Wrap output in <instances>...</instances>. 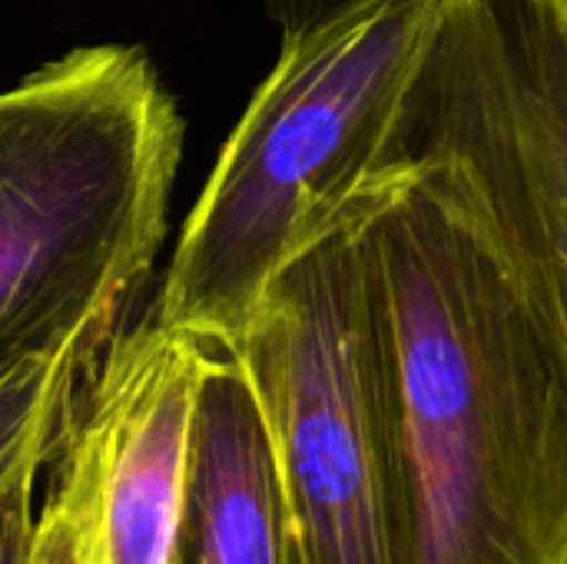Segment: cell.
<instances>
[{
  "label": "cell",
  "mask_w": 567,
  "mask_h": 564,
  "mask_svg": "<svg viewBox=\"0 0 567 564\" xmlns=\"http://www.w3.org/2000/svg\"><path fill=\"white\" fill-rule=\"evenodd\" d=\"M362 226L395 352L415 564H567V352L465 173L392 153Z\"/></svg>",
  "instance_id": "cell-1"
},
{
  "label": "cell",
  "mask_w": 567,
  "mask_h": 564,
  "mask_svg": "<svg viewBox=\"0 0 567 564\" xmlns=\"http://www.w3.org/2000/svg\"><path fill=\"white\" fill-rule=\"evenodd\" d=\"M116 326H93L0 369V495L37 479L56 452L76 396Z\"/></svg>",
  "instance_id": "cell-7"
},
{
  "label": "cell",
  "mask_w": 567,
  "mask_h": 564,
  "mask_svg": "<svg viewBox=\"0 0 567 564\" xmlns=\"http://www.w3.org/2000/svg\"><path fill=\"white\" fill-rule=\"evenodd\" d=\"M445 7L369 0L282 37L183 223L153 322L229 346L272 279L359 213Z\"/></svg>",
  "instance_id": "cell-2"
},
{
  "label": "cell",
  "mask_w": 567,
  "mask_h": 564,
  "mask_svg": "<svg viewBox=\"0 0 567 564\" xmlns=\"http://www.w3.org/2000/svg\"><path fill=\"white\" fill-rule=\"evenodd\" d=\"M173 564H292L266 419L243 362L209 346Z\"/></svg>",
  "instance_id": "cell-6"
},
{
  "label": "cell",
  "mask_w": 567,
  "mask_h": 564,
  "mask_svg": "<svg viewBox=\"0 0 567 564\" xmlns=\"http://www.w3.org/2000/svg\"><path fill=\"white\" fill-rule=\"evenodd\" d=\"M369 0H266V10L272 17V23L282 30V37L312 30L319 23H329L355 7H362Z\"/></svg>",
  "instance_id": "cell-9"
},
{
  "label": "cell",
  "mask_w": 567,
  "mask_h": 564,
  "mask_svg": "<svg viewBox=\"0 0 567 564\" xmlns=\"http://www.w3.org/2000/svg\"><path fill=\"white\" fill-rule=\"evenodd\" d=\"M206 352L153 319L110 336L47 462L30 564H173Z\"/></svg>",
  "instance_id": "cell-5"
},
{
  "label": "cell",
  "mask_w": 567,
  "mask_h": 564,
  "mask_svg": "<svg viewBox=\"0 0 567 564\" xmlns=\"http://www.w3.org/2000/svg\"><path fill=\"white\" fill-rule=\"evenodd\" d=\"M179 156L183 116L140 47H76L0 90V369L120 322Z\"/></svg>",
  "instance_id": "cell-3"
},
{
  "label": "cell",
  "mask_w": 567,
  "mask_h": 564,
  "mask_svg": "<svg viewBox=\"0 0 567 564\" xmlns=\"http://www.w3.org/2000/svg\"><path fill=\"white\" fill-rule=\"evenodd\" d=\"M369 196V193H365ZM362 209L292 259L229 349L276 455L292 564H415V485Z\"/></svg>",
  "instance_id": "cell-4"
},
{
  "label": "cell",
  "mask_w": 567,
  "mask_h": 564,
  "mask_svg": "<svg viewBox=\"0 0 567 564\" xmlns=\"http://www.w3.org/2000/svg\"><path fill=\"white\" fill-rule=\"evenodd\" d=\"M33 485L37 479H23L0 495V564H30Z\"/></svg>",
  "instance_id": "cell-8"
}]
</instances>
